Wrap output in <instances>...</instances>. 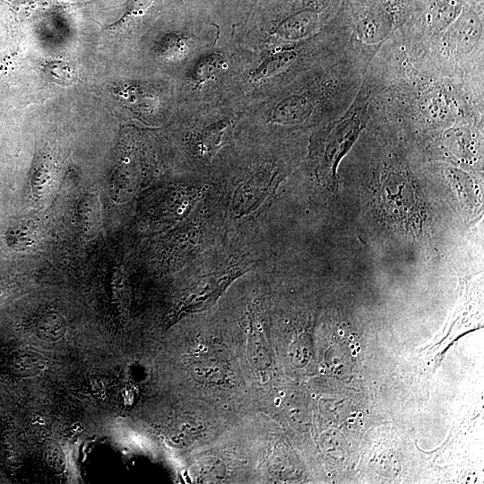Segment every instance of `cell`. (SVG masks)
I'll return each instance as SVG.
<instances>
[{"instance_id":"52a82bcc","label":"cell","mask_w":484,"mask_h":484,"mask_svg":"<svg viewBox=\"0 0 484 484\" xmlns=\"http://www.w3.org/2000/svg\"><path fill=\"white\" fill-rule=\"evenodd\" d=\"M226 66L225 59L221 55H209L197 63L192 72V80L197 84L203 83L221 73Z\"/></svg>"},{"instance_id":"7a4b0ae2","label":"cell","mask_w":484,"mask_h":484,"mask_svg":"<svg viewBox=\"0 0 484 484\" xmlns=\"http://www.w3.org/2000/svg\"><path fill=\"white\" fill-rule=\"evenodd\" d=\"M377 198L389 220L412 231L419 230L425 209L407 161L396 151L386 152L375 169Z\"/></svg>"},{"instance_id":"3957f363","label":"cell","mask_w":484,"mask_h":484,"mask_svg":"<svg viewBox=\"0 0 484 484\" xmlns=\"http://www.w3.org/2000/svg\"><path fill=\"white\" fill-rule=\"evenodd\" d=\"M287 175L285 164L277 161L256 164L239 174L224 196L228 217L235 220H249L263 212Z\"/></svg>"},{"instance_id":"5b68a950","label":"cell","mask_w":484,"mask_h":484,"mask_svg":"<svg viewBox=\"0 0 484 484\" xmlns=\"http://www.w3.org/2000/svg\"><path fill=\"white\" fill-rule=\"evenodd\" d=\"M299 59V53L293 48L279 50L266 58L252 74L255 81L270 78L284 73Z\"/></svg>"},{"instance_id":"ba28073f","label":"cell","mask_w":484,"mask_h":484,"mask_svg":"<svg viewBox=\"0 0 484 484\" xmlns=\"http://www.w3.org/2000/svg\"><path fill=\"white\" fill-rule=\"evenodd\" d=\"M14 10L19 17L27 18L35 13H44L57 10L61 4L53 0H16Z\"/></svg>"},{"instance_id":"6da1fadb","label":"cell","mask_w":484,"mask_h":484,"mask_svg":"<svg viewBox=\"0 0 484 484\" xmlns=\"http://www.w3.org/2000/svg\"><path fill=\"white\" fill-rule=\"evenodd\" d=\"M370 119L369 95L364 81L348 109L314 133L309 144V164L324 188L338 187L337 169Z\"/></svg>"},{"instance_id":"9c48e42d","label":"cell","mask_w":484,"mask_h":484,"mask_svg":"<svg viewBox=\"0 0 484 484\" xmlns=\"http://www.w3.org/2000/svg\"><path fill=\"white\" fill-rule=\"evenodd\" d=\"M154 0H127L125 8L120 18L106 30L117 29L134 18L143 15L152 5Z\"/></svg>"},{"instance_id":"8992f818","label":"cell","mask_w":484,"mask_h":484,"mask_svg":"<svg viewBox=\"0 0 484 484\" xmlns=\"http://www.w3.org/2000/svg\"><path fill=\"white\" fill-rule=\"evenodd\" d=\"M42 71L50 81L63 87L74 84L78 78L75 68L65 60H49L43 65Z\"/></svg>"},{"instance_id":"30bf717a","label":"cell","mask_w":484,"mask_h":484,"mask_svg":"<svg viewBox=\"0 0 484 484\" xmlns=\"http://www.w3.org/2000/svg\"><path fill=\"white\" fill-rule=\"evenodd\" d=\"M186 43L179 39H173L165 44V50L169 53H180L186 48Z\"/></svg>"},{"instance_id":"277c9868","label":"cell","mask_w":484,"mask_h":484,"mask_svg":"<svg viewBox=\"0 0 484 484\" xmlns=\"http://www.w3.org/2000/svg\"><path fill=\"white\" fill-rule=\"evenodd\" d=\"M232 124L229 120L211 124L196 133L192 140L194 154L205 162H211L215 154L228 142Z\"/></svg>"}]
</instances>
